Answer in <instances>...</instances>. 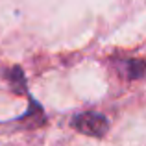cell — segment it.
I'll return each mask as SVG.
<instances>
[{"instance_id": "obj_3", "label": "cell", "mask_w": 146, "mask_h": 146, "mask_svg": "<svg viewBox=\"0 0 146 146\" xmlns=\"http://www.w3.org/2000/svg\"><path fill=\"white\" fill-rule=\"evenodd\" d=\"M7 78H9L11 85L15 87L17 93H22V87H24V76H22V70L19 67H13L7 70Z\"/></svg>"}, {"instance_id": "obj_2", "label": "cell", "mask_w": 146, "mask_h": 146, "mask_svg": "<svg viewBox=\"0 0 146 146\" xmlns=\"http://www.w3.org/2000/svg\"><path fill=\"white\" fill-rule=\"evenodd\" d=\"M126 74L129 80H139L146 74V61L139 57H131L126 63Z\"/></svg>"}, {"instance_id": "obj_1", "label": "cell", "mask_w": 146, "mask_h": 146, "mask_svg": "<svg viewBox=\"0 0 146 146\" xmlns=\"http://www.w3.org/2000/svg\"><path fill=\"white\" fill-rule=\"evenodd\" d=\"M70 126L76 131L83 133V135L94 137V139H102L104 135L109 129V120L104 117L102 113L96 111H85V113H80L72 118Z\"/></svg>"}]
</instances>
